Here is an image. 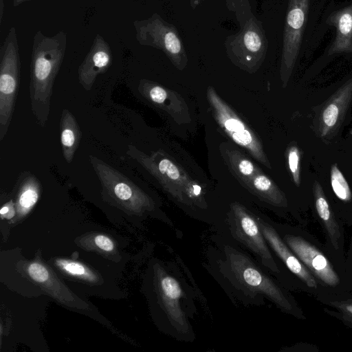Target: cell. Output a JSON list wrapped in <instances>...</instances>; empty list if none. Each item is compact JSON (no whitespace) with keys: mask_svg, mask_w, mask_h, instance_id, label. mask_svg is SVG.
Wrapping results in <instances>:
<instances>
[{"mask_svg":"<svg viewBox=\"0 0 352 352\" xmlns=\"http://www.w3.org/2000/svg\"><path fill=\"white\" fill-rule=\"evenodd\" d=\"M208 254L212 276L241 302L260 305L267 299L282 311L305 318L292 296L236 246L221 242Z\"/></svg>","mask_w":352,"mask_h":352,"instance_id":"6da1fadb","label":"cell"},{"mask_svg":"<svg viewBox=\"0 0 352 352\" xmlns=\"http://www.w3.org/2000/svg\"><path fill=\"white\" fill-rule=\"evenodd\" d=\"M67 41V34L63 31L47 36L39 30L34 36L30 98L32 113L42 127L50 116L53 85L65 56Z\"/></svg>","mask_w":352,"mask_h":352,"instance_id":"7a4b0ae2","label":"cell"},{"mask_svg":"<svg viewBox=\"0 0 352 352\" xmlns=\"http://www.w3.org/2000/svg\"><path fill=\"white\" fill-rule=\"evenodd\" d=\"M155 280L163 331L178 340L192 342L195 336L190 319L196 307L191 288L173 264H157Z\"/></svg>","mask_w":352,"mask_h":352,"instance_id":"3957f363","label":"cell"},{"mask_svg":"<svg viewBox=\"0 0 352 352\" xmlns=\"http://www.w3.org/2000/svg\"><path fill=\"white\" fill-rule=\"evenodd\" d=\"M126 154L153 175L178 201L187 206L206 209L201 186L163 153L158 151L148 155L135 146L129 145Z\"/></svg>","mask_w":352,"mask_h":352,"instance_id":"277c9868","label":"cell"},{"mask_svg":"<svg viewBox=\"0 0 352 352\" xmlns=\"http://www.w3.org/2000/svg\"><path fill=\"white\" fill-rule=\"evenodd\" d=\"M89 161L106 201L137 213L154 208L152 199L124 174L96 156L90 155Z\"/></svg>","mask_w":352,"mask_h":352,"instance_id":"5b68a950","label":"cell"},{"mask_svg":"<svg viewBox=\"0 0 352 352\" xmlns=\"http://www.w3.org/2000/svg\"><path fill=\"white\" fill-rule=\"evenodd\" d=\"M21 61L17 34L10 28L0 48V140L10 126L17 96Z\"/></svg>","mask_w":352,"mask_h":352,"instance_id":"8992f818","label":"cell"},{"mask_svg":"<svg viewBox=\"0 0 352 352\" xmlns=\"http://www.w3.org/2000/svg\"><path fill=\"white\" fill-rule=\"evenodd\" d=\"M228 226L232 238L249 251L264 269L278 274L280 270L252 213L236 202L230 205Z\"/></svg>","mask_w":352,"mask_h":352,"instance_id":"52a82bcc","label":"cell"},{"mask_svg":"<svg viewBox=\"0 0 352 352\" xmlns=\"http://www.w3.org/2000/svg\"><path fill=\"white\" fill-rule=\"evenodd\" d=\"M207 98L216 120L232 141L247 149L255 159L271 168L262 144L255 134L219 97L212 87H208L207 89Z\"/></svg>","mask_w":352,"mask_h":352,"instance_id":"ba28073f","label":"cell"},{"mask_svg":"<svg viewBox=\"0 0 352 352\" xmlns=\"http://www.w3.org/2000/svg\"><path fill=\"white\" fill-rule=\"evenodd\" d=\"M309 0H290L287 15L281 64L284 86L293 70L300 48Z\"/></svg>","mask_w":352,"mask_h":352,"instance_id":"9c48e42d","label":"cell"},{"mask_svg":"<svg viewBox=\"0 0 352 352\" xmlns=\"http://www.w3.org/2000/svg\"><path fill=\"white\" fill-rule=\"evenodd\" d=\"M352 100V78L345 82L321 106L316 116V133L323 140L335 136Z\"/></svg>","mask_w":352,"mask_h":352,"instance_id":"30bf717a","label":"cell"},{"mask_svg":"<svg viewBox=\"0 0 352 352\" xmlns=\"http://www.w3.org/2000/svg\"><path fill=\"white\" fill-rule=\"evenodd\" d=\"M316 278L329 287L340 284L338 274L329 260L317 248L301 236L287 234L282 237Z\"/></svg>","mask_w":352,"mask_h":352,"instance_id":"8fae6325","label":"cell"},{"mask_svg":"<svg viewBox=\"0 0 352 352\" xmlns=\"http://www.w3.org/2000/svg\"><path fill=\"white\" fill-rule=\"evenodd\" d=\"M133 25L140 44L162 49L173 58L182 54L179 37L158 16L155 14L146 20L135 21Z\"/></svg>","mask_w":352,"mask_h":352,"instance_id":"7c38bea8","label":"cell"},{"mask_svg":"<svg viewBox=\"0 0 352 352\" xmlns=\"http://www.w3.org/2000/svg\"><path fill=\"white\" fill-rule=\"evenodd\" d=\"M270 249L280 258L289 271L307 287L316 289L315 276L285 243L275 228L260 216L253 214Z\"/></svg>","mask_w":352,"mask_h":352,"instance_id":"4fadbf2b","label":"cell"},{"mask_svg":"<svg viewBox=\"0 0 352 352\" xmlns=\"http://www.w3.org/2000/svg\"><path fill=\"white\" fill-rule=\"evenodd\" d=\"M112 63V52L109 43L99 34H96L89 52L78 69V81L86 90L90 91L96 77L106 71Z\"/></svg>","mask_w":352,"mask_h":352,"instance_id":"5bb4252c","label":"cell"},{"mask_svg":"<svg viewBox=\"0 0 352 352\" xmlns=\"http://www.w3.org/2000/svg\"><path fill=\"white\" fill-rule=\"evenodd\" d=\"M16 188V207L19 214H27L37 203L41 184L38 179L30 171L21 173L18 177Z\"/></svg>","mask_w":352,"mask_h":352,"instance_id":"9a60e30c","label":"cell"},{"mask_svg":"<svg viewBox=\"0 0 352 352\" xmlns=\"http://www.w3.org/2000/svg\"><path fill=\"white\" fill-rule=\"evenodd\" d=\"M312 190L317 214L324 226L332 245L335 248H338L341 240L340 227L323 188L317 180L314 181Z\"/></svg>","mask_w":352,"mask_h":352,"instance_id":"2e32d148","label":"cell"},{"mask_svg":"<svg viewBox=\"0 0 352 352\" xmlns=\"http://www.w3.org/2000/svg\"><path fill=\"white\" fill-rule=\"evenodd\" d=\"M81 137L82 133L76 118L67 109H64L60 121V140L66 162L73 161Z\"/></svg>","mask_w":352,"mask_h":352,"instance_id":"e0dca14e","label":"cell"},{"mask_svg":"<svg viewBox=\"0 0 352 352\" xmlns=\"http://www.w3.org/2000/svg\"><path fill=\"white\" fill-rule=\"evenodd\" d=\"M245 186L255 195L276 207H287L285 195L277 185L265 174L256 173Z\"/></svg>","mask_w":352,"mask_h":352,"instance_id":"ac0fdd59","label":"cell"},{"mask_svg":"<svg viewBox=\"0 0 352 352\" xmlns=\"http://www.w3.org/2000/svg\"><path fill=\"white\" fill-rule=\"evenodd\" d=\"M336 23L337 35L331 52L352 51V5L338 14Z\"/></svg>","mask_w":352,"mask_h":352,"instance_id":"d6986e66","label":"cell"},{"mask_svg":"<svg viewBox=\"0 0 352 352\" xmlns=\"http://www.w3.org/2000/svg\"><path fill=\"white\" fill-rule=\"evenodd\" d=\"M228 156L234 172L245 185L260 171L251 160L237 151L230 152Z\"/></svg>","mask_w":352,"mask_h":352,"instance_id":"ffe728a7","label":"cell"},{"mask_svg":"<svg viewBox=\"0 0 352 352\" xmlns=\"http://www.w3.org/2000/svg\"><path fill=\"white\" fill-rule=\"evenodd\" d=\"M330 180L336 197L344 202L350 201L352 199L350 186L336 163L332 164L331 167Z\"/></svg>","mask_w":352,"mask_h":352,"instance_id":"44dd1931","label":"cell"},{"mask_svg":"<svg viewBox=\"0 0 352 352\" xmlns=\"http://www.w3.org/2000/svg\"><path fill=\"white\" fill-rule=\"evenodd\" d=\"M327 304L336 310L329 311V314L352 327V300H330Z\"/></svg>","mask_w":352,"mask_h":352,"instance_id":"7402d4cb","label":"cell"},{"mask_svg":"<svg viewBox=\"0 0 352 352\" xmlns=\"http://www.w3.org/2000/svg\"><path fill=\"white\" fill-rule=\"evenodd\" d=\"M301 155L296 145L289 146L287 150V162L293 182L296 186L300 185Z\"/></svg>","mask_w":352,"mask_h":352,"instance_id":"603a6c76","label":"cell"},{"mask_svg":"<svg viewBox=\"0 0 352 352\" xmlns=\"http://www.w3.org/2000/svg\"><path fill=\"white\" fill-rule=\"evenodd\" d=\"M58 265L67 274L82 277L84 278H93L91 274L85 268V267L77 262L60 260L58 261Z\"/></svg>","mask_w":352,"mask_h":352,"instance_id":"cb8c5ba5","label":"cell"},{"mask_svg":"<svg viewBox=\"0 0 352 352\" xmlns=\"http://www.w3.org/2000/svg\"><path fill=\"white\" fill-rule=\"evenodd\" d=\"M243 43L245 48L252 53L260 51L262 46L260 35L255 30L250 28L243 35Z\"/></svg>","mask_w":352,"mask_h":352,"instance_id":"d4e9b609","label":"cell"},{"mask_svg":"<svg viewBox=\"0 0 352 352\" xmlns=\"http://www.w3.org/2000/svg\"><path fill=\"white\" fill-rule=\"evenodd\" d=\"M28 272L30 276L38 283H44L50 277L47 268L38 263H31L28 266Z\"/></svg>","mask_w":352,"mask_h":352,"instance_id":"484cf974","label":"cell"},{"mask_svg":"<svg viewBox=\"0 0 352 352\" xmlns=\"http://www.w3.org/2000/svg\"><path fill=\"white\" fill-rule=\"evenodd\" d=\"M94 243L98 248L105 252H111L114 248V244L109 237L99 234L94 239Z\"/></svg>","mask_w":352,"mask_h":352,"instance_id":"4316f807","label":"cell"},{"mask_svg":"<svg viewBox=\"0 0 352 352\" xmlns=\"http://www.w3.org/2000/svg\"><path fill=\"white\" fill-rule=\"evenodd\" d=\"M287 351L313 352L318 351V349L309 343H298L289 348L285 349Z\"/></svg>","mask_w":352,"mask_h":352,"instance_id":"83f0119b","label":"cell"},{"mask_svg":"<svg viewBox=\"0 0 352 352\" xmlns=\"http://www.w3.org/2000/svg\"><path fill=\"white\" fill-rule=\"evenodd\" d=\"M0 214L2 217L8 219L12 218L14 215V204L12 200L1 207Z\"/></svg>","mask_w":352,"mask_h":352,"instance_id":"f1b7e54d","label":"cell"},{"mask_svg":"<svg viewBox=\"0 0 352 352\" xmlns=\"http://www.w3.org/2000/svg\"><path fill=\"white\" fill-rule=\"evenodd\" d=\"M32 0H13V6L14 7L19 6L20 4Z\"/></svg>","mask_w":352,"mask_h":352,"instance_id":"f546056e","label":"cell"},{"mask_svg":"<svg viewBox=\"0 0 352 352\" xmlns=\"http://www.w3.org/2000/svg\"><path fill=\"white\" fill-rule=\"evenodd\" d=\"M349 133H350V135H352V128H351V129L350 130V132H349Z\"/></svg>","mask_w":352,"mask_h":352,"instance_id":"4dcf8cb0","label":"cell"}]
</instances>
